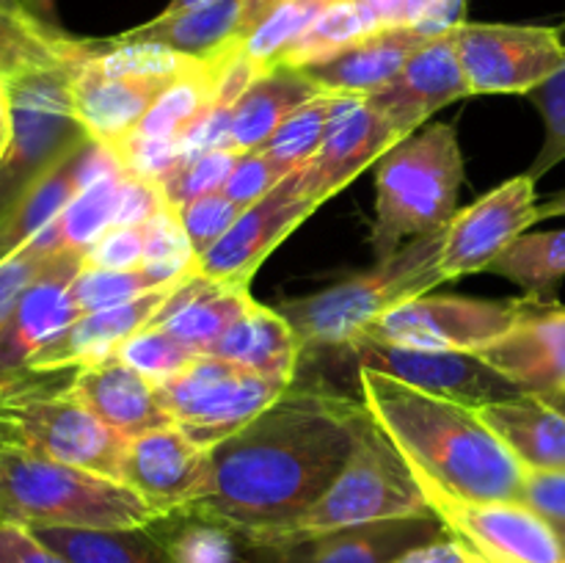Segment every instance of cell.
Wrapping results in <instances>:
<instances>
[{
	"mask_svg": "<svg viewBox=\"0 0 565 563\" xmlns=\"http://www.w3.org/2000/svg\"><path fill=\"white\" fill-rule=\"evenodd\" d=\"M445 230L408 241L401 252L381 259L373 268L353 274L312 296L281 304L285 315L307 348H348L390 309L428 296L439 282Z\"/></svg>",
	"mask_w": 565,
	"mask_h": 563,
	"instance_id": "5b68a950",
	"label": "cell"
},
{
	"mask_svg": "<svg viewBox=\"0 0 565 563\" xmlns=\"http://www.w3.org/2000/svg\"><path fill=\"white\" fill-rule=\"evenodd\" d=\"M452 36L472 94H530L565 64L557 25L461 22Z\"/></svg>",
	"mask_w": 565,
	"mask_h": 563,
	"instance_id": "4fadbf2b",
	"label": "cell"
},
{
	"mask_svg": "<svg viewBox=\"0 0 565 563\" xmlns=\"http://www.w3.org/2000/svg\"><path fill=\"white\" fill-rule=\"evenodd\" d=\"M149 290H158L152 276L143 268L132 270H103V268H83L72 279V298L81 307V312H97V309L119 307V304L132 301Z\"/></svg>",
	"mask_w": 565,
	"mask_h": 563,
	"instance_id": "b9f144b4",
	"label": "cell"
},
{
	"mask_svg": "<svg viewBox=\"0 0 565 563\" xmlns=\"http://www.w3.org/2000/svg\"><path fill=\"white\" fill-rule=\"evenodd\" d=\"M22 6H25L28 14L39 17V20L50 22V25H58V22H55V3H53V0H22Z\"/></svg>",
	"mask_w": 565,
	"mask_h": 563,
	"instance_id": "6f0895ef",
	"label": "cell"
},
{
	"mask_svg": "<svg viewBox=\"0 0 565 563\" xmlns=\"http://www.w3.org/2000/svg\"><path fill=\"white\" fill-rule=\"evenodd\" d=\"M414 478L430 511L475 563H565L557 524L524 500H469L417 469Z\"/></svg>",
	"mask_w": 565,
	"mask_h": 563,
	"instance_id": "30bf717a",
	"label": "cell"
},
{
	"mask_svg": "<svg viewBox=\"0 0 565 563\" xmlns=\"http://www.w3.org/2000/svg\"><path fill=\"white\" fill-rule=\"evenodd\" d=\"M243 152L232 147H218L207 149V152L185 155L180 166L160 182L166 193V202L174 210H180L182 204L193 202L199 196H207V193H218L221 188L230 180L232 169L241 160Z\"/></svg>",
	"mask_w": 565,
	"mask_h": 563,
	"instance_id": "ab89813d",
	"label": "cell"
},
{
	"mask_svg": "<svg viewBox=\"0 0 565 563\" xmlns=\"http://www.w3.org/2000/svg\"><path fill=\"white\" fill-rule=\"evenodd\" d=\"M557 33H561L565 44V20L557 25ZM527 97L533 99V105L539 108L546 130L539 155H535V160L530 163V169L524 171V174H530L539 182L546 171H552L557 163L565 160V64L555 77H550L544 86L530 92Z\"/></svg>",
	"mask_w": 565,
	"mask_h": 563,
	"instance_id": "7bdbcfd3",
	"label": "cell"
},
{
	"mask_svg": "<svg viewBox=\"0 0 565 563\" xmlns=\"http://www.w3.org/2000/svg\"><path fill=\"white\" fill-rule=\"evenodd\" d=\"M281 0H243V11H241V22H237V36H235V50L237 44L243 42V39L248 36V33L254 31V28L259 25V22L265 20V17L270 14V9L274 6H279Z\"/></svg>",
	"mask_w": 565,
	"mask_h": 563,
	"instance_id": "11a10c76",
	"label": "cell"
},
{
	"mask_svg": "<svg viewBox=\"0 0 565 563\" xmlns=\"http://www.w3.org/2000/svg\"><path fill=\"white\" fill-rule=\"evenodd\" d=\"M92 42L72 39L58 25L42 22L28 11L0 9V70L20 75L44 66H64L86 59Z\"/></svg>",
	"mask_w": 565,
	"mask_h": 563,
	"instance_id": "d6a6232c",
	"label": "cell"
},
{
	"mask_svg": "<svg viewBox=\"0 0 565 563\" xmlns=\"http://www.w3.org/2000/svg\"><path fill=\"white\" fill-rule=\"evenodd\" d=\"M160 517L125 484L17 447H0V524L39 528H147Z\"/></svg>",
	"mask_w": 565,
	"mask_h": 563,
	"instance_id": "3957f363",
	"label": "cell"
},
{
	"mask_svg": "<svg viewBox=\"0 0 565 563\" xmlns=\"http://www.w3.org/2000/svg\"><path fill=\"white\" fill-rule=\"evenodd\" d=\"M243 0H210L196 9L180 14H160L152 22L130 28L110 44H152V47L174 50L191 59L215 61L237 53L235 36L241 22Z\"/></svg>",
	"mask_w": 565,
	"mask_h": 563,
	"instance_id": "83f0119b",
	"label": "cell"
},
{
	"mask_svg": "<svg viewBox=\"0 0 565 563\" xmlns=\"http://www.w3.org/2000/svg\"><path fill=\"white\" fill-rule=\"evenodd\" d=\"M535 180L519 174L456 213L447 224L439 268L445 282L489 270L508 246L539 221Z\"/></svg>",
	"mask_w": 565,
	"mask_h": 563,
	"instance_id": "9a60e30c",
	"label": "cell"
},
{
	"mask_svg": "<svg viewBox=\"0 0 565 563\" xmlns=\"http://www.w3.org/2000/svg\"><path fill=\"white\" fill-rule=\"evenodd\" d=\"M171 563H237L243 544L230 528L196 513L177 511L152 522Z\"/></svg>",
	"mask_w": 565,
	"mask_h": 563,
	"instance_id": "f35d334b",
	"label": "cell"
},
{
	"mask_svg": "<svg viewBox=\"0 0 565 563\" xmlns=\"http://www.w3.org/2000/svg\"><path fill=\"white\" fill-rule=\"evenodd\" d=\"M348 351L359 359V368L379 370L414 390L463 403L469 408L491 406L524 392L497 373L478 353L403 348L373 337H356Z\"/></svg>",
	"mask_w": 565,
	"mask_h": 563,
	"instance_id": "5bb4252c",
	"label": "cell"
},
{
	"mask_svg": "<svg viewBox=\"0 0 565 563\" xmlns=\"http://www.w3.org/2000/svg\"><path fill=\"white\" fill-rule=\"evenodd\" d=\"M430 39L434 36L414 25H384L353 42L342 53L307 66L303 72L323 92L370 97V94L381 92L390 81H395L406 61Z\"/></svg>",
	"mask_w": 565,
	"mask_h": 563,
	"instance_id": "484cf974",
	"label": "cell"
},
{
	"mask_svg": "<svg viewBox=\"0 0 565 563\" xmlns=\"http://www.w3.org/2000/svg\"><path fill=\"white\" fill-rule=\"evenodd\" d=\"M143 243H147V263H196V254L174 208H166L143 224Z\"/></svg>",
	"mask_w": 565,
	"mask_h": 563,
	"instance_id": "681fc988",
	"label": "cell"
},
{
	"mask_svg": "<svg viewBox=\"0 0 565 563\" xmlns=\"http://www.w3.org/2000/svg\"><path fill=\"white\" fill-rule=\"evenodd\" d=\"M379 28H384V22H381V17L370 6L356 3V0H337L331 9H326L307 28V33L298 42H292L287 47V53L281 55L276 66L307 70V66L320 64V61L342 53L353 42H359L367 33L379 31Z\"/></svg>",
	"mask_w": 565,
	"mask_h": 563,
	"instance_id": "d590c367",
	"label": "cell"
},
{
	"mask_svg": "<svg viewBox=\"0 0 565 563\" xmlns=\"http://www.w3.org/2000/svg\"><path fill=\"white\" fill-rule=\"evenodd\" d=\"M254 304L248 287H232L210 282L204 276H191L174 296L166 301L152 326H160L191 351L210 353L215 342L235 326L241 315Z\"/></svg>",
	"mask_w": 565,
	"mask_h": 563,
	"instance_id": "f1b7e54d",
	"label": "cell"
},
{
	"mask_svg": "<svg viewBox=\"0 0 565 563\" xmlns=\"http://www.w3.org/2000/svg\"><path fill=\"white\" fill-rule=\"evenodd\" d=\"M125 177V166H119V169L108 171L99 180H94L92 185L83 188L61 210L58 219L39 232V237L47 246H53L55 252H66V248H72V252H86L105 230L114 226L116 204H119V191Z\"/></svg>",
	"mask_w": 565,
	"mask_h": 563,
	"instance_id": "e575fe53",
	"label": "cell"
},
{
	"mask_svg": "<svg viewBox=\"0 0 565 563\" xmlns=\"http://www.w3.org/2000/svg\"><path fill=\"white\" fill-rule=\"evenodd\" d=\"M11 141V94H9V77L0 81V160H3L6 149Z\"/></svg>",
	"mask_w": 565,
	"mask_h": 563,
	"instance_id": "9f6ffc18",
	"label": "cell"
},
{
	"mask_svg": "<svg viewBox=\"0 0 565 563\" xmlns=\"http://www.w3.org/2000/svg\"><path fill=\"white\" fill-rule=\"evenodd\" d=\"M320 92L323 88L303 70L276 66V70L259 72L232 105L230 147L237 152L263 149L268 138L279 130L281 121Z\"/></svg>",
	"mask_w": 565,
	"mask_h": 563,
	"instance_id": "f546056e",
	"label": "cell"
},
{
	"mask_svg": "<svg viewBox=\"0 0 565 563\" xmlns=\"http://www.w3.org/2000/svg\"><path fill=\"white\" fill-rule=\"evenodd\" d=\"M3 77H9V75H6V72H3V70H0V81H3Z\"/></svg>",
	"mask_w": 565,
	"mask_h": 563,
	"instance_id": "e7e4bbea",
	"label": "cell"
},
{
	"mask_svg": "<svg viewBox=\"0 0 565 563\" xmlns=\"http://www.w3.org/2000/svg\"><path fill=\"white\" fill-rule=\"evenodd\" d=\"M524 502L552 522H565V472L524 475Z\"/></svg>",
	"mask_w": 565,
	"mask_h": 563,
	"instance_id": "816d5d0a",
	"label": "cell"
},
{
	"mask_svg": "<svg viewBox=\"0 0 565 563\" xmlns=\"http://www.w3.org/2000/svg\"><path fill=\"white\" fill-rule=\"evenodd\" d=\"M119 166V158L94 138L77 147L58 169L50 171L20 204L0 219V263L25 248L44 226L53 224L83 188Z\"/></svg>",
	"mask_w": 565,
	"mask_h": 563,
	"instance_id": "603a6c76",
	"label": "cell"
},
{
	"mask_svg": "<svg viewBox=\"0 0 565 563\" xmlns=\"http://www.w3.org/2000/svg\"><path fill=\"white\" fill-rule=\"evenodd\" d=\"M191 77V61L152 44L92 42L72 72V105L94 141L110 152L138 130L160 94Z\"/></svg>",
	"mask_w": 565,
	"mask_h": 563,
	"instance_id": "ba28073f",
	"label": "cell"
},
{
	"mask_svg": "<svg viewBox=\"0 0 565 563\" xmlns=\"http://www.w3.org/2000/svg\"><path fill=\"white\" fill-rule=\"evenodd\" d=\"M116 353L132 370H138L143 379L152 381V384H163V381L174 379L180 370H185L199 357L185 342H180L174 334H169V331L152 323L143 326L130 340L121 342V348Z\"/></svg>",
	"mask_w": 565,
	"mask_h": 563,
	"instance_id": "60d3db41",
	"label": "cell"
},
{
	"mask_svg": "<svg viewBox=\"0 0 565 563\" xmlns=\"http://www.w3.org/2000/svg\"><path fill=\"white\" fill-rule=\"evenodd\" d=\"M72 375L75 370L25 373L0 390V447L119 480L127 436L108 428L72 395Z\"/></svg>",
	"mask_w": 565,
	"mask_h": 563,
	"instance_id": "52a82bcc",
	"label": "cell"
},
{
	"mask_svg": "<svg viewBox=\"0 0 565 563\" xmlns=\"http://www.w3.org/2000/svg\"><path fill=\"white\" fill-rule=\"evenodd\" d=\"M31 533L70 563H171L152 524L116 530L39 528Z\"/></svg>",
	"mask_w": 565,
	"mask_h": 563,
	"instance_id": "1f68e13d",
	"label": "cell"
},
{
	"mask_svg": "<svg viewBox=\"0 0 565 563\" xmlns=\"http://www.w3.org/2000/svg\"><path fill=\"white\" fill-rule=\"evenodd\" d=\"M552 397H555V401H557V403H561V406L565 408V395H552Z\"/></svg>",
	"mask_w": 565,
	"mask_h": 563,
	"instance_id": "be15d7a7",
	"label": "cell"
},
{
	"mask_svg": "<svg viewBox=\"0 0 565 563\" xmlns=\"http://www.w3.org/2000/svg\"><path fill=\"white\" fill-rule=\"evenodd\" d=\"M463 155L452 125H430L401 138L375 163V224L370 235L375 263L408 241L439 232L456 219Z\"/></svg>",
	"mask_w": 565,
	"mask_h": 563,
	"instance_id": "277c9868",
	"label": "cell"
},
{
	"mask_svg": "<svg viewBox=\"0 0 565 563\" xmlns=\"http://www.w3.org/2000/svg\"><path fill=\"white\" fill-rule=\"evenodd\" d=\"M445 533L439 517L428 513V517L384 519L359 528L331 530L268 552H274L276 563H390L401 552Z\"/></svg>",
	"mask_w": 565,
	"mask_h": 563,
	"instance_id": "d4e9b609",
	"label": "cell"
},
{
	"mask_svg": "<svg viewBox=\"0 0 565 563\" xmlns=\"http://www.w3.org/2000/svg\"><path fill=\"white\" fill-rule=\"evenodd\" d=\"M147 263L143 226H110L83 252V268L132 270Z\"/></svg>",
	"mask_w": 565,
	"mask_h": 563,
	"instance_id": "7dc6e473",
	"label": "cell"
},
{
	"mask_svg": "<svg viewBox=\"0 0 565 563\" xmlns=\"http://www.w3.org/2000/svg\"><path fill=\"white\" fill-rule=\"evenodd\" d=\"M430 506L414 478L412 464L406 461L395 442L370 414L359 431L356 450L348 458L340 478L315 502L309 511L292 519L285 528L263 535L254 550H279L296 541L315 539L342 528L384 522V519L428 517Z\"/></svg>",
	"mask_w": 565,
	"mask_h": 563,
	"instance_id": "8992f818",
	"label": "cell"
},
{
	"mask_svg": "<svg viewBox=\"0 0 565 563\" xmlns=\"http://www.w3.org/2000/svg\"><path fill=\"white\" fill-rule=\"evenodd\" d=\"M533 298H486L461 296H419L390 309L375 320L362 337L392 342L403 348H428V351H467L480 353L505 337L524 315L533 312Z\"/></svg>",
	"mask_w": 565,
	"mask_h": 563,
	"instance_id": "7c38bea8",
	"label": "cell"
},
{
	"mask_svg": "<svg viewBox=\"0 0 565 563\" xmlns=\"http://www.w3.org/2000/svg\"><path fill=\"white\" fill-rule=\"evenodd\" d=\"M557 524V533H561V539H563V544H565V522H555Z\"/></svg>",
	"mask_w": 565,
	"mask_h": 563,
	"instance_id": "6125c7cd",
	"label": "cell"
},
{
	"mask_svg": "<svg viewBox=\"0 0 565 563\" xmlns=\"http://www.w3.org/2000/svg\"><path fill=\"white\" fill-rule=\"evenodd\" d=\"M362 401L417 472L469 500H524L527 469L478 408L359 368Z\"/></svg>",
	"mask_w": 565,
	"mask_h": 563,
	"instance_id": "7a4b0ae2",
	"label": "cell"
},
{
	"mask_svg": "<svg viewBox=\"0 0 565 563\" xmlns=\"http://www.w3.org/2000/svg\"><path fill=\"white\" fill-rule=\"evenodd\" d=\"M182 285L158 287V290L143 293L132 301L119 304V307L81 315L75 323L66 326L28 362L25 373H64V370H81L86 364L110 357V353L119 351L121 342L152 323L160 309L166 307V301L174 296L177 287Z\"/></svg>",
	"mask_w": 565,
	"mask_h": 563,
	"instance_id": "44dd1931",
	"label": "cell"
},
{
	"mask_svg": "<svg viewBox=\"0 0 565 563\" xmlns=\"http://www.w3.org/2000/svg\"><path fill=\"white\" fill-rule=\"evenodd\" d=\"M70 252V248H66ZM61 252H55L53 246L42 241V237H33L25 248H20L17 254L6 257L0 263V323L9 318V312L14 309L17 298L50 268V265L58 259Z\"/></svg>",
	"mask_w": 565,
	"mask_h": 563,
	"instance_id": "f6af8a7d",
	"label": "cell"
},
{
	"mask_svg": "<svg viewBox=\"0 0 565 563\" xmlns=\"http://www.w3.org/2000/svg\"><path fill=\"white\" fill-rule=\"evenodd\" d=\"M285 390L287 384L213 353H199L174 379L154 384L160 406L171 423L204 447L218 445L235 434Z\"/></svg>",
	"mask_w": 565,
	"mask_h": 563,
	"instance_id": "8fae6325",
	"label": "cell"
},
{
	"mask_svg": "<svg viewBox=\"0 0 565 563\" xmlns=\"http://www.w3.org/2000/svg\"><path fill=\"white\" fill-rule=\"evenodd\" d=\"M281 180H285V177H281V171L270 163L268 155H265L263 149H254V152L241 155V160L235 163V169H232L230 180L221 188V193H224L230 202H235L241 210H246L252 208L254 202H259L265 193L274 191Z\"/></svg>",
	"mask_w": 565,
	"mask_h": 563,
	"instance_id": "c3c4849f",
	"label": "cell"
},
{
	"mask_svg": "<svg viewBox=\"0 0 565 563\" xmlns=\"http://www.w3.org/2000/svg\"><path fill=\"white\" fill-rule=\"evenodd\" d=\"M401 136L362 94H340L320 152L298 171V191L320 208L356 180L367 166L379 163Z\"/></svg>",
	"mask_w": 565,
	"mask_h": 563,
	"instance_id": "ac0fdd59",
	"label": "cell"
},
{
	"mask_svg": "<svg viewBox=\"0 0 565 563\" xmlns=\"http://www.w3.org/2000/svg\"><path fill=\"white\" fill-rule=\"evenodd\" d=\"M241 213L243 210L237 208L235 202H230L221 191L193 199V202L182 204V208L177 210V215H180L182 221V230H185L196 257L207 252L213 243H218Z\"/></svg>",
	"mask_w": 565,
	"mask_h": 563,
	"instance_id": "ee69618b",
	"label": "cell"
},
{
	"mask_svg": "<svg viewBox=\"0 0 565 563\" xmlns=\"http://www.w3.org/2000/svg\"><path fill=\"white\" fill-rule=\"evenodd\" d=\"M210 353L290 386L296 379L298 359L303 353V342L279 309L254 301Z\"/></svg>",
	"mask_w": 565,
	"mask_h": 563,
	"instance_id": "4dcf8cb0",
	"label": "cell"
},
{
	"mask_svg": "<svg viewBox=\"0 0 565 563\" xmlns=\"http://www.w3.org/2000/svg\"><path fill=\"white\" fill-rule=\"evenodd\" d=\"M70 392L94 417L127 439L160 425H171L152 381L132 370L119 353L75 370Z\"/></svg>",
	"mask_w": 565,
	"mask_h": 563,
	"instance_id": "cb8c5ba5",
	"label": "cell"
},
{
	"mask_svg": "<svg viewBox=\"0 0 565 563\" xmlns=\"http://www.w3.org/2000/svg\"><path fill=\"white\" fill-rule=\"evenodd\" d=\"M207 472L210 447L171 423L127 439L119 480L160 517H169L202 497Z\"/></svg>",
	"mask_w": 565,
	"mask_h": 563,
	"instance_id": "e0dca14e",
	"label": "cell"
},
{
	"mask_svg": "<svg viewBox=\"0 0 565 563\" xmlns=\"http://www.w3.org/2000/svg\"><path fill=\"white\" fill-rule=\"evenodd\" d=\"M81 61L9 77L11 141L0 160V219L92 138L72 105V72Z\"/></svg>",
	"mask_w": 565,
	"mask_h": 563,
	"instance_id": "9c48e42d",
	"label": "cell"
},
{
	"mask_svg": "<svg viewBox=\"0 0 565 563\" xmlns=\"http://www.w3.org/2000/svg\"><path fill=\"white\" fill-rule=\"evenodd\" d=\"M114 155L125 166L127 174L152 182H163L185 160V152H182V147L177 141L143 138L138 132H132Z\"/></svg>",
	"mask_w": 565,
	"mask_h": 563,
	"instance_id": "bcb514c9",
	"label": "cell"
},
{
	"mask_svg": "<svg viewBox=\"0 0 565 563\" xmlns=\"http://www.w3.org/2000/svg\"><path fill=\"white\" fill-rule=\"evenodd\" d=\"M535 213H539V221L555 219V215H565V191L557 193V196L550 199V202L539 204V210H535Z\"/></svg>",
	"mask_w": 565,
	"mask_h": 563,
	"instance_id": "680465c9",
	"label": "cell"
},
{
	"mask_svg": "<svg viewBox=\"0 0 565 563\" xmlns=\"http://www.w3.org/2000/svg\"><path fill=\"white\" fill-rule=\"evenodd\" d=\"M315 210L318 208L298 191V171H292L274 191L243 210L218 243L199 254L196 274L218 285L248 287L265 257Z\"/></svg>",
	"mask_w": 565,
	"mask_h": 563,
	"instance_id": "2e32d148",
	"label": "cell"
},
{
	"mask_svg": "<svg viewBox=\"0 0 565 563\" xmlns=\"http://www.w3.org/2000/svg\"><path fill=\"white\" fill-rule=\"evenodd\" d=\"M478 412L527 472H565V408L555 397L519 392Z\"/></svg>",
	"mask_w": 565,
	"mask_h": 563,
	"instance_id": "4316f807",
	"label": "cell"
},
{
	"mask_svg": "<svg viewBox=\"0 0 565 563\" xmlns=\"http://www.w3.org/2000/svg\"><path fill=\"white\" fill-rule=\"evenodd\" d=\"M166 208H171V204L166 202V193L160 188V182L127 174L125 182H121L114 226H143L154 215L163 213Z\"/></svg>",
	"mask_w": 565,
	"mask_h": 563,
	"instance_id": "f907efd6",
	"label": "cell"
},
{
	"mask_svg": "<svg viewBox=\"0 0 565 563\" xmlns=\"http://www.w3.org/2000/svg\"><path fill=\"white\" fill-rule=\"evenodd\" d=\"M210 3V0H169V6L163 9V14H180V11L196 9V6Z\"/></svg>",
	"mask_w": 565,
	"mask_h": 563,
	"instance_id": "91938a15",
	"label": "cell"
},
{
	"mask_svg": "<svg viewBox=\"0 0 565 563\" xmlns=\"http://www.w3.org/2000/svg\"><path fill=\"white\" fill-rule=\"evenodd\" d=\"M390 563H475V557L452 539L450 533L439 535L434 541H425V544L412 546V550L401 552L395 561Z\"/></svg>",
	"mask_w": 565,
	"mask_h": 563,
	"instance_id": "db71d44e",
	"label": "cell"
},
{
	"mask_svg": "<svg viewBox=\"0 0 565 563\" xmlns=\"http://www.w3.org/2000/svg\"><path fill=\"white\" fill-rule=\"evenodd\" d=\"M337 0H281L279 6L270 9V14L237 44V55L246 64L254 66V72H268L279 64L281 55L287 53L292 42L307 33V28L331 9Z\"/></svg>",
	"mask_w": 565,
	"mask_h": 563,
	"instance_id": "74e56055",
	"label": "cell"
},
{
	"mask_svg": "<svg viewBox=\"0 0 565 563\" xmlns=\"http://www.w3.org/2000/svg\"><path fill=\"white\" fill-rule=\"evenodd\" d=\"M491 274L511 279L541 307H555L565 279V230L522 235L491 265Z\"/></svg>",
	"mask_w": 565,
	"mask_h": 563,
	"instance_id": "836d02e7",
	"label": "cell"
},
{
	"mask_svg": "<svg viewBox=\"0 0 565 563\" xmlns=\"http://www.w3.org/2000/svg\"><path fill=\"white\" fill-rule=\"evenodd\" d=\"M83 270V252H61L58 259L17 298L9 318L0 323V390L22 379L28 362L81 318L72 298V279Z\"/></svg>",
	"mask_w": 565,
	"mask_h": 563,
	"instance_id": "d6986e66",
	"label": "cell"
},
{
	"mask_svg": "<svg viewBox=\"0 0 565 563\" xmlns=\"http://www.w3.org/2000/svg\"><path fill=\"white\" fill-rule=\"evenodd\" d=\"M367 417L364 401L290 384L265 412L210 447L207 484L185 511L224 524L246 546L257 544L331 489Z\"/></svg>",
	"mask_w": 565,
	"mask_h": 563,
	"instance_id": "6da1fadb",
	"label": "cell"
},
{
	"mask_svg": "<svg viewBox=\"0 0 565 563\" xmlns=\"http://www.w3.org/2000/svg\"><path fill=\"white\" fill-rule=\"evenodd\" d=\"M472 97L452 31L439 33L406 61L395 81L370 94V103L381 110L401 138L417 132L445 105Z\"/></svg>",
	"mask_w": 565,
	"mask_h": 563,
	"instance_id": "ffe728a7",
	"label": "cell"
},
{
	"mask_svg": "<svg viewBox=\"0 0 565 563\" xmlns=\"http://www.w3.org/2000/svg\"><path fill=\"white\" fill-rule=\"evenodd\" d=\"M478 357L519 390L565 395V307H535Z\"/></svg>",
	"mask_w": 565,
	"mask_h": 563,
	"instance_id": "7402d4cb",
	"label": "cell"
},
{
	"mask_svg": "<svg viewBox=\"0 0 565 563\" xmlns=\"http://www.w3.org/2000/svg\"><path fill=\"white\" fill-rule=\"evenodd\" d=\"M340 94L334 92H320L318 97L309 99L298 110H292L279 130L268 138L263 152L268 155L270 163L281 171V177H290L292 171H301L315 155L323 147L326 130L331 125Z\"/></svg>",
	"mask_w": 565,
	"mask_h": 563,
	"instance_id": "8d00e7d4",
	"label": "cell"
},
{
	"mask_svg": "<svg viewBox=\"0 0 565 563\" xmlns=\"http://www.w3.org/2000/svg\"><path fill=\"white\" fill-rule=\"evenodd\" d=\"M0 563H70L64 555L44 546L31 530L0 524Z\"/></svg>",
	"mask_w": 565,
	"mask_h": 563,
	"instance_id": "f5cc1de1",
	"label": "cell"
},
{
	"mask_svg": "<svg viewBox=\"0 0 565 563\" xmlns=\"http://www.w3.org/2000/svg\"><path fill=\"white\" fill-rule=\"evenodd\" d=\"M0 9H11V11H25L22 0H0Z\"/></svg>",
	"mask_w": 565,
	"mask_h": 563,
	"instance_id": "94428289",
	"label": "cell"
}]
</instances>
